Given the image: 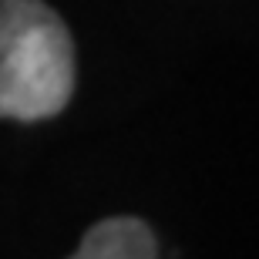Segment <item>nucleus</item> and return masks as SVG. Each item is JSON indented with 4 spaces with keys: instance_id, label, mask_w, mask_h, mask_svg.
I'll return each instance as SVG.
<instances>
[{
    "instance_id": "nucleus-2",
    "label": "nucleus",
    "mask_w": 259,
    "mask_h": 259,
    "mask_svg": "<svg viewBox=\"0 0 259 259\" xmlns=\"http://www.w3.org/2000/svg\"><path fill=\"white\" fill-rule=\"evenodd\" d=\"M67 259H158V249H155L152 229L142 219L115 215L91 226L77 252Z\"/></svg>"
},
{
    "instance_id": "nucleus-1",
    "label": "nucleus",
    "mask_w": 259,
    "mask_h": 259,
    "mask_svg": "<svg viewBox=\"0 0 259 259\" xmlns=\"http://www.w3.org/2000/svg\"><path fill=\"white\" fill-rule=\"evenodd\" d=\"M74 95L67 24L40 0H0V115L44 121Z\"/></svg>"
}]
</instances>
